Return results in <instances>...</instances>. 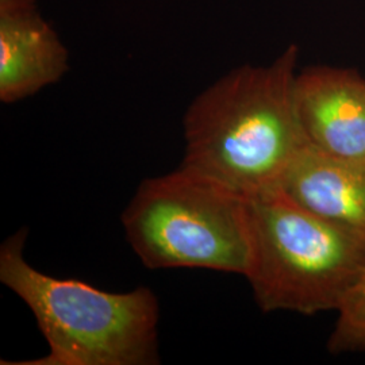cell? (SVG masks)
Listing matches in <instances>:
<instances>
[{
  "label": "cell",
  "mask_w": 365,
  "mask_h": 365,
  "mask_svg": "<svg viewBox=\"0 0 365 365\" xmlns=\"http://www.w3.org/2000/svg\"><path fill=\"white\" fill-rule=\"evenodd\" d=\"M337 314V322L327 342L329 352L365 353V274Z\"/></svg>",
  "instance_id": "obj_8"
},
{
  "label": "cell",
  "mask_w": 365,
  "mask_h": 365,
  "mask_svg": "<svg viewBox=\"0 0 365 365\" xmlns=\"http://www.w3.org/2000/svg\"><path fill=\"white\" fill-rule=\"evenodd\" d=\"M69 52L38 13L0 15V102L10 105L60 81Z\"/></svg>",
  "instance_id": "obj_7"
},
{
  "label": "cell",
  "mask_w": 365,
  "mask_h": 365,
  "mask_svg": "<svg viewBox=\"0 0 365 365\" xmlns=\"http://www.w3.org/2000/svg\"><path fill=\"white\" fill-rule=\"evenodd\" d=\"M37 9V0H0V15L31 13Z\"/></svg>",
  "instance_id": "obj_9"
},
{
  "label": "cell",
  "mask_w": 365,
  "mask_h": 365,
  "mask_svg": "<svg viewBox=\"0 0 365 365\" xmlns=\"http://www.w3.org/2000/svg\"><path fill=\"white\" fill-rule=\"evenodd\" d=\"M27 235L21 229L1 244L0 282L26 303L51 351L1 364H158L160 306L150 288L118 294L43 274L24 256Z\"/></svg>",
  "instance_id": "obj_2"
},
{
  "label": "cell",
  "mask_w": 365,
  "mask_h": 365,
  "mask_svg": "<svg viewBox=\"0 0 365 365\" xmlns=\"http://www.w3.org/2000/svg\"><path fill=\"white\" fill-rule=\"evenodd\" d=\"M274 190L314 215L365 237V160L306 145Z\"/></svg>",
  "instance_id": "obj_6"
},
{
  "label": "cell",
  "mask_w": 365,
  "mask_h": 365,
  "mask_svg": "<svg viewBox=\"0 0 365 365\" xmlns=\"http://www.w3.org/2000/svg\"><path fill=\"white\" fill-rule=\"evenodd\" d=\"M295 102L309 145L330 156L365 160V78L357 69H302Z\"/></svg>",
  "instance_id": "obj_5"
},
{
  "label": "cell",
  "mask_w": 365,
  "mask_h": 365,
  "mask_svg": "<svg viewBox=\"0 0 365 365\" xmlns=\"http://www.w3.org/2000/svg\"><path fill=\"white\" fill-rule=\"evenodd\" d=\"M248 279L264 313L339 312L365 274V237L272 190L249 199Z\"/></svg>",
  "instance_id": "obj_3"
},
{
  "label": "cell",
  "mask_w": 365,
  "mask_h": 365,
  "mask_svg": "<svg viewBox=\"0 0 365 365\" xmlns=\"http://www.w3.org/2000/svg\"><path fill=\"white\" fill-rule=\"evenodd\" d=\"M299 48L268 66H237L200 92L182 119V167L247 199L272 191L309 144L295 102Z\"/></svg>",
  "instance_id": "obj_1"
},
{
  "label": "cell",
  "mask_w": 365,
  "mask_h": 365,
  "mask_svg": "<svg viewBox=\"0 0 365 365\" xmlns=\"http://www.w3.org/2000/svg\"><path fill=\"white\" fill-rule=\"evenodd\" d=\"M120 220L131 248L149 269L248 274L249 199L197 172L180 165L145 179Z\"/></svg>",
  "instance_id": "obj_4"
}]
</instances>
